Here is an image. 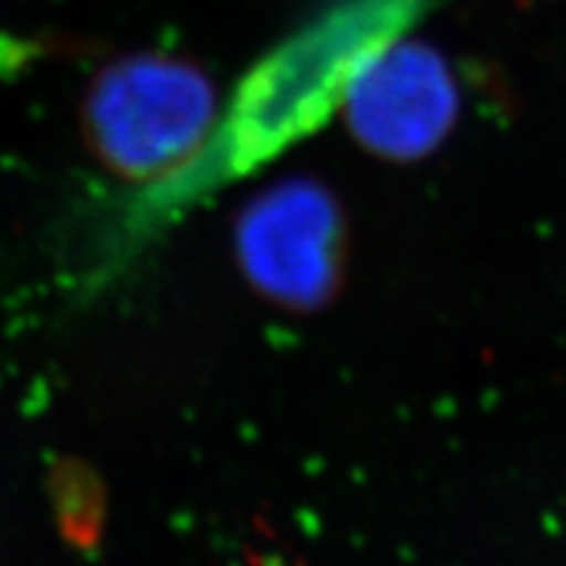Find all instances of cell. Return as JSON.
<instances>
[{
    "label": "cell",
    "instance_id": "obj_1",
    "mask_svg": "<svg viewBox=\"0 0 566 566\" xmlns=\"http://www.w3.org/2000/svg\"><path fill=\"white\" fill-rule=\"evenodd\" d=\"M438 0H331L279 42L233 95L221 129L181 171L158 181L184 202L250 174L328 124L375 55L405 38Z\"/></svg>",
    "mask_w": 566,
    "mask_h": 566
},
{
    "label": "cell",
    "instance_id": "obj_2",
    "mask_svg": "<svg viewBox=\"0 0 566 566\" xmlns=\"http://www.w3.org/2000/svg\"><path fill=\"white\" fill-rule=\"evenodd\" d=\"M218 97L208 74L171 55L113 61L84 101V132L111 171L132 181H166L205 150Z\"/></svg>",
    "mask_w": 566,
    "mask_h": 566
},
{
    "label": "cell",
    "instance_id": "obj_3",
    "mask_svg": "<svg viewBox=\"0 0 566 566\" xmlns=\"http://www.w3.org/2000/svg\"><path fill=\"white\" fill-rule=\"evenodd\" d=\"M233 247L254 292L279 307L313 313L342 286L344 212L317 181H279L239 212Z\"/></svg>",
    "mask_w": 566,
    "mask_h": 566
},
{
    "label": "cell",
    "instance_id": "obj_4",
    "mask_svg": "<svg viewBox=\"0 0 566 566\" xmlns=\"http://www.w3.org/2000/svg\"><path fill=\"white\" fill-rule=\"evenodd\" d=\"M342 111L359 147L384 160L412 163L454 132L462 90L433 45L405 34L359 71Z\"/></svg>",
    "mask_w": 566,
    "mask_h": 566
}]
</instances>
